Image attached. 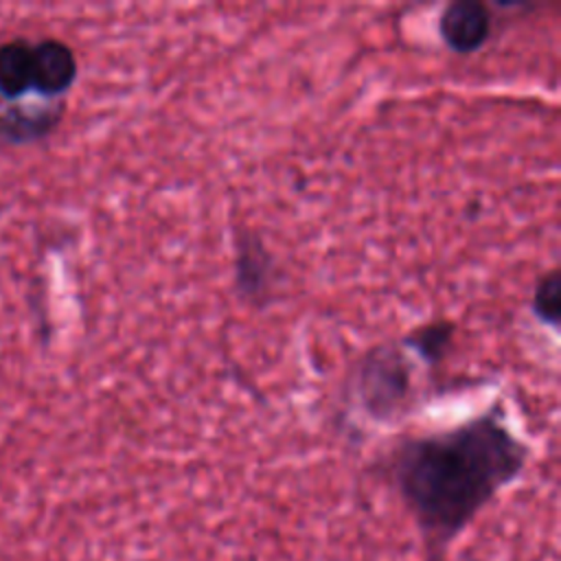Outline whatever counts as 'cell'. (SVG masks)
Wrapping results in <instances>:
<instances>
[{
	"label": "cell",
	"instance_id": "cell-1",
	"mask_svg": "<svg viewBox=\"0 0 561 561\" xmlns=\"http://www.w3.org/2000/svg\"><path fill=\"white\" fill-rule=\"evenodd\" d=\"M530 447L495 401L447 430L405 436L388 454V478L425 537L434 561L515 480Z\"/></svg>",
	"mask_w": 561,
	"mask_h": 561
},
{
	"label": "cell",
	"instance_id": "cell-2",
	"mask_svg": "<svg viewBox=\"0 0 561 561\" xmlns=\"http://www.w3.org/2000/svg\"><path fill=\"white\" fill-rule=\"evenodd\" d=\"M351 394L375 423H390L408 412L414 394V370L399 342L368 348L355 364Z\"/></svg>",
	"mask_w": 561,
	"mask_h": 561
},
{
	"label": "cell",
	"instance_id": "cell-3",
	"mask_svg": "<svg viewBox=\"0 0 561 561\" xmlns=\"http://www.w3.org/2000/svg\"><path fill=\"white\" fill-rule=\"evenodd\" d=\"M232 289L254 309H265L276 300L280 267L261 237L252 228H237L232 234Z\"/></svg>",
	"mask_w": 561,
	"mask_h": 561
},
{
	"label": "cell",
	"instance_id": "cell-4",
	"mask_svg": "<svg viewBox=\"0 0 561 561\" xmlns=\"http://www.w3.org/2000/svg\"><path fill=\"white\" fill-rule=\"evenodd\" d=\"M493 33L491 7L482 0H449L438 15V35L456 55H473Z\"/></svg>",
	"mask_w": 561,
	"mask_h": 561
},
{
	"label": "cell",
	"instance_id": "cell-5",
	"mask_svg": "<svg viewBox=\"0 0 561 561\" xmlns=\"http://www.w3.org/2000/svg\"><path fill=\"white\" fill-rule=\"evenodd\" d=\"M79 77V61L72 46L57 37L33 42L31 90L46 99H61Z\"/></svg>",
	"mask_w": 561,
	"mask_h": 561
},
{
	"label": "cell",
	"instance_id": "cell-6",
	"mask_svg": "<svg viewBox=\"0 0 561 561\" xmlns=\"http://www.w3.org/2000/svg\"><path fill=\"white\" fill-rule=\"evenodd\" d=\"M64 116V101L39 110H7L0 114V138L7 142H31L46 138Z\"/></svg>",
	"mask_w": 561,
	"mask_h": 561
},
{
	"label": "cell",
	"instance_id": "cell-7",
	"mask_svg": "<svg viewBox=\"0 0 561 561\" xmlns=\"http://www.w3.org/2000/svg\"><path fill=\"white\" fill-rule=\"evenodd\" d=\"M456 337V322L449 318H436L408 331L399 344L412 351L423 364L438 366L451 351Z\"/></svg>",
	"mask_w": 561,
	"mask_h": 561
},
{
	"label": "cell",
	"instance_id": "cell-8",
	"mask_svg": "<svg viewBox=\"0 0 561 561\" xmlns=\"http://www.w3.org/2000/svg\"><path fill=\"white\" fill-rule=\"evenodd\" d=\"M33 42L13 37L0 44V96L20 99L31 92Z\"/></svg>",
	"mask_w": 561,
	"mask_h": 561
},
{
	"label": "cell",
	"instance_id": "cell-9",
	"mask_svg": "<svg viewBox=\"0 0 561 561\" xmlns=\"http://www.w3.org/2000/svg\"><path fill=\"white\" fill-rule=\"evenodd\" d=\"M530 311L541 324H546L550 329L559 327V318H561V276H559V267H552V270L543 272L537 278L533 296H530Z\"/></svg>",
	"mask_w": 561,
	"mask_h": 561
}]
</instances>
